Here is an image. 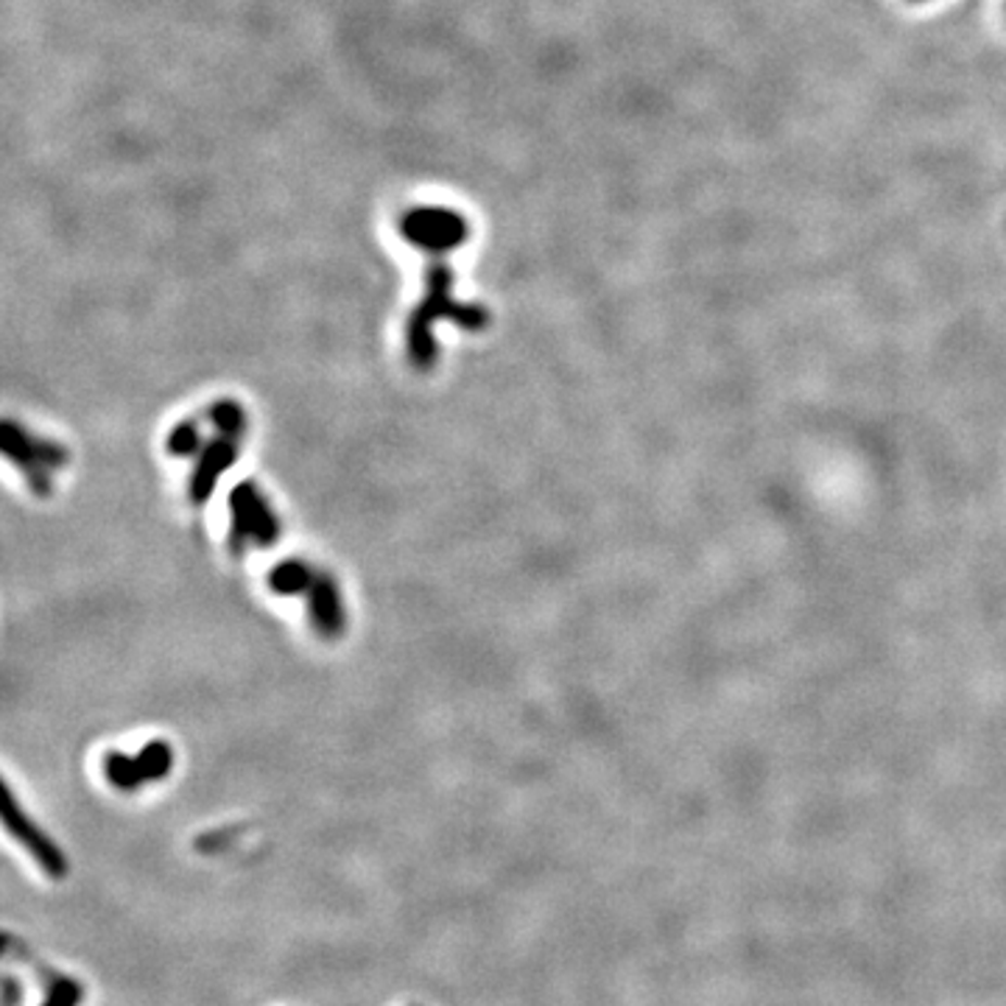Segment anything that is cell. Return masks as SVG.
I'll list each match as a JSON object with an SVG mask.
<instances>
[{"mask_svg":"<svg viewBox=\"0 0 1006 1006\" xmlns=\"http://www.w3.org/2000/svg\"><path fill=\"white\" fill-rule=\"evenodd\" d=\"M453 277L451 266L444 263H433L428 268V280H425V297L412 314L408 325H405V353L412 361L414 369L425 373L437 364V339H433V325L439 319H451L458 327L467 330H481L490 316L483 307L476 305H462L453 300Z\"/></svg>","mask_w":1006,"mask_h":1006,"instance_id":"cell-1","label":"cell"},{"mask_svg":"<svg viewBox=\"0 0 1006 1006\" xmlns=\"http://www.w3.org/2000/svg\"><path fill=\"white\" fill-rule=\"evenodd\" d=\"M229 512H232V526H229L232 554H243L249 549H272L280 540V517L275 515V506L257 483H238L229 495Z\"/></svg>","mask_w":1006,"mask_h":1006,"instance_id":"cell-2","label":"cell"},{"mask_svg":"<svg viewBox=\"0 0 1006 1006\" xmlns=\"http://www.w3.org/2000/svg\"><path fill=\"white\" fill-rule=\"evenodd\" d=\"M0 453L12 458L17 467H23L21 473H26L28 483H32L37 495H48V490H51L48 473H53L67 462V453L62 451L60 444L28 437L14 423H0Z\"/></svg>","mask_w":1006,"mask_h":1006,"instance_id":"cell-3","label":"cell"},{"mask_svg":"<svg viewBox=\"0 0 1006 1006\" xmlns=\"http://www.w3.org/2000/svg\"><path fill=\"white\" fill-rule=\"evenodd\" d=\"M0 822L9 830V837L17 839V842L26 847L28 856L46 869L48 878H56V881H60V878L67 876L71 864L62 856V850L28 819L26 810L17 805V800L12 797V791L7 789L3 778H0Z\"/></svg>","mask_w":1006,"mask_h":1006,"instance_id":"cell-4","label":"cell"},{"mask_svg":"<svg viewBox=\"0 0 1006 1006\" xmlns=\"http://www.w3.org/2000/svg\"><path fill=\"white\" fill-rule=\"evenodd\" d=\"M174 764V752L165 741H154L146 746L138 758H126V755H106L104 760V775L112 785L118 789H138L146 780H163Z\"/></svg>","mask_w":1006,"mask_h":1006,"instance_id":"cell-5","label":"cell"},{"mask_svg":"<svg viewBox=\"0 0 1006 1006\" xmlns=\"http://www.w3.org/2000/svg\"><path fill=\"white\" fill-rule=\"evenodd\" d=\"M238 453H241V439L229 437V433L218 431L210 442H204L202 451L197 453V470L190 478V501L202 506L216 490L222 473L232 467Z\"/></svg>","mask_w":1006,"mask_h":1006,"instance_id":"cell-6","label":"cell"},{"mask_svg":"<svg viewBox=\"0 0 1006 1006\" xmlns=\"http://www.w3.org/2000/svg\"><path fill=\"white\" fill-rule=\"evenodd\" d=\"M307 615L314 624L316 634H322L325 641H336L344 634L347 627V609L344 599H341L339 582L325 570H316V579L307 590Z\"/></svg>","mask_w":1006,"mask_h":1006,"instance_id":"cell-7","label":"cell"},{"mask_svg":"<svg viewBox=\"0 0 1006 1006\" xmlns=\"http://www.w3.org/2000/svg\"><path fill=\"white\" fill-rule=\"evenodd\" d=\"M314 565H307L305 559H282L275 568L268 570V588L275 590L277 595H305L316 579Z\"/></svg>","mask_w":1006,"mask_h":1006,"instance_id":"cell-8","label":"cell"},{"mask_svg":"<svg viewBox=\"0 0 1006 1006\" xmlns=\"http://www.w3.org/2000/svg\"><path fill=\"white\" fill-rule=\"evenodd\" d=\"M208 417H210V423L216 425V431L229 433V437H236V439L247 437L249 417L238 400H218V403L210 405Z\"/></svg>","mask_w":1006,"mask_h":1006,"instance_id":"cell-9","label":"cell"},{"mask_svg":"<svg viewBox=\"0 0 1006 1006\" xmlns=\"http://www.w3.org/2000/svg\"><path fill=\"white\" fill-rule=\"evenodd\" d=\"M204 437L202 428L197 423H179L168 437V453L171 456H197L202 451Z\"/></svg>","mask_w":1006,"mask_h":1006,"instance_id":"cell-10","label":"cell"}]
</instances>
